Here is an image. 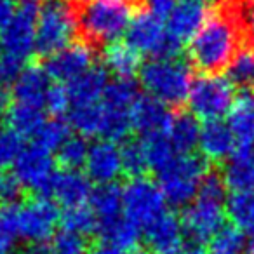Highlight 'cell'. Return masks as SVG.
<instances>
[{
  "instance_id": "cell-1",
  "label": "cell",
  "mask_w": 254,
  "mask_h": 254,
  "mask_svg": "<svg viewBox=\"0 0 254 254\" xmlns=\"http://www.w3.org/2000/svg\"><path fill=\"white\" fill-rule=\"evenodd\" d=\"M240 26L230 12L209 16L200 32L188 42V60L202 73L226 70L240 51Z\"/></svg>"
},
{
  "instance_id": "cell-2",
  "label": "cell",
  "mask_w": 254,
  "mask_h": 254,
  "mask_svg": "<svg viewBox=\"0 0 254 254\" xmlns=\"http://www.w3.org/2000/svg\"><path fill=\"white\" fill-rule=\"evenodd\" d=\"M139 84L146 94L167 106H180L190 94L191 64L178 56L152 58L139 70Z\"/></svg>"
},
{
  "instance_id": "cell-3",
  "label": "cell",
  "mask_w": 254,
  "mask_h": 254,
  "mask_svg": "<svg viewBox=\"0 0 254 254\" xmlns=\"http://www.w3.org/2000/svg\"><path fill=\"white\" fill-rule=\"evenodd\" d=\"M134 16L129 0H89L78 12V30L94 44H113L126 35Z\"/></svg>"
},
{
  "instance_id": "cell-4",
  "label": "cell",
  "mask_w": 254,
  "mask_h": 254,
  "mask_svg": "<svg viewBox=\"0 0 254 254\" xmlns=\"http://www.w3.org/2000/svg\"><path fill=\"white\" fill-rule=\"evenodd\" d=\"M209 174L207 160L202 155H178L157 174V185L173 207H187L197 198L202 181Z\"/></svg>"
},
{
  "instance_id": "cell-5",
  "label": "cell",
  "mask_w": 254,
  "mask_h": 254,
  "mask_svg": "<svg viewBox=\"0 0 254 254\" xmlns=\"http://www.w3.org/2000/svg\"><path fill=\"white\" fill-rule=\"evenodd\" d=\"M78 16L66 0H46L37 12V53L49 58L75 42Z\"/></svg>"
},
{
  "instance_id": "cell-6",
  "label": "cell",
  "mask_w": 254,
  "mask_h": 254,
  "mask_svg": "<svg viewBox=\"0 0 254 254\" xmlns=\"http://www.w3.org/2000/svg\"><path fill=\"white\" fill-rule=\"evenodd\" d=\"M235 98V85L226 75L202 73L193 78L187 101L191 115L207 122L223 120V117L228 115L232 110Z\"/></svg>"
},
{
  "instance_id": "cell-7",
  "label": "cell",
  "mask_w": 254,
  "mask_h": 254,
  "mask_svg": "<svg viewBox=\"0 0 254 254\" xmlns=\"http://www.w3.org/2000/svg\"><path fill=\"white\" fill-rule=\"evenodd\" d=\"M139 89L132 78H115L110 82L101 99L103 108V139L122 141L131 132V113Z\"/></svg>"
},
{
  "instance_id": "cell-8",
  "label": "cell",
  "mask_w": 254,
  "mask_h": 254,
  "mask_svg": "<svg viewBox=\"0 0 254 254\" xmlns=\"http://www.w3.org/2000/svg\"><path fill=\"white\" fill-rule=\"evenodd\" d=\"M124 218L132 225L145 230L155 219L166 214V198L160 191L157 181L148 180L146 176L132 178L122 188Z\"/></svg>"
},
{
  "instance_id": "cell-9",
  "label": "cell",
  "mask_w": 254,
  "mask_h": 254,
  "mask_svg": "<svg viewBox=\"0 0 254 254\" xmlns=\"http://www.w3.org/2000/svg\"><path fill=\"white\" fill-rule=\"evenodd\" d=\"M126 42L141 56L167 58L178 56L181 46L171 39L166 21L148 11L136 12L126 32Z\"/></svg>"
},
{
  "instance_id": "cell-10",
  "label": "cell",
  "mask_w": 254,
  "mask_h": 254,
  "mask_svg": "<svg viewBox=\"0 0 254 254\" xmlns=\"http://www.w3.org/2000/svg\"><path fill=\"white\" fill-rule=\"evenodd\" d=\"M56 159L53 152L39 145H28L12 166V178L19 187L49 198L51 187L56 178Z\"/></svg>"
},
{
  "instance_id": "cell-11",
  "label": "cell",
  "mask_w": 254,
  "mask_h": 254,
  "mask_svg": "<svg viewBox=\"0 0 254 254\" xmlns=\"http://www.w3.org/2000/svg\"><path fill=\"white\" fill-rule=\"evenodd\" d=\"M226 202L218 198L197 195L190 205H187L181 216L187 239L197 242H209L225 226Z\"/></svg>"
},
{
  "instance_id": "cell-12",
  "label": "cell",
  "mask_w": 254,
  "mask_h": 254,
  "mask_svg": "<svg viewBox=\"0 0 254 254\" xmlns=\"http://www.w3.org/2000/svg\"><path fill=\"white\" fill-rule=\"evenodd\" d=\"M61 214L56 202L47 197H37L25 202L18 209V232L19 237L32 246L47 244L54 237Z\"/></svg>"
},
{
  "instance_id": "cell-13",
  "label": "cell",
  "mask_w": 254,
  "mask_h": 254,
  "mask_svg": "<svg viewBox=\"0 0 254 254\" xmlns=\"http://www.w3.org/2000/svg\"><path fill=\"white\" fill-rule=\"evenodd\" d=\"M37 12L35 4H25L16 11L7 28L0 33V53L23 63L37 53Z\"/></svg>"
},
{
  "instance_id": "cell-14",
  "label": "cell",
  "mask_w": 254,
  "mask_h": 254,
  "mask_svg": "<svg viewBox=\"0 0 254 254\" xmlns=\"http://www.w3.org/2000/svg\"><path fill=\"white\" fill-rule=\"evenodd\" d=\"M94 66V51L85 42H73L60 53L47 58L46 70L51 80L58 84H70Z\"/></svg>"
},
{
  "instance_id": "cell-15",
  "label": "cell",
  "mask_w": 254,
  "mask_h": 254,
  "mask_svg": "<svg viewBox=\"0 0 254 254\" xmlns=\"http://www.w3.org/2000/svg\"><path fill=\"white\" fill-rule=\"evenodd\" d=\"M205 0H178L176 7L166 19L167 32L176 44L190 42L209 19Z\"/></svg>"
},
{
  "instance_id": "cell-16",
  "label": "cell",
  "mask_w": 254,
  "mask_h": 254,
  "mask_svg": "<svg viewBox=\"0 0 254 254\" xmlns=\"http://www.w3.org/2000/svg\"><path fill=\"white\" fill-rule=\"evenodd\" d=\"M84 167L89 180L98 183L99 187L115 183L120 174H124L120 146L110 139H98L89 148Z\"/></svg>"
},
{
  "instance_id": "cell-17",
  "label": "cell",
  "mask_w": 254,
  "mask_h": 254,
  "mask_svg": "<svg viewBox=\"0 0 254 254\" xmlns=\"http://www.w3.org/2000/svg\"><path fill=\"white\" fill-rule=\"evenodd\" d=\"M173 117L174 115L167 105L148 94H139L132 106L131 124L132 129L141 136V139H145L150 136L167 132Z\"/></svg>"
},
{
  "instance_id": "cell-18",
  "label": "cell",
  "mask_w": 254,
  "mask_h": 254,
  "mask_svg": "<svg viewBox=\"0 0 254 254\" xmlns=\"http://www.w3.org/2000/svg\"><path fill=\"white\" fill-rule=\"evenodd\" d=\"M145 242L153 254H181L187 242L181 218L171 212L162 214L145 228Z\"/></svg>"
},
{
  "instance_id": "cell-19",
  "label": "cell",
  "mask_w": 254,
  "mask_h": 254,
  "mask_svg": "<svg viewBox=\"0 0 254 254\" xmlns=\"http://www.w3.org/2000/svg\"><path fill=\"white\" fill-rule=\"evenodd\" d=\"M239 148L235 134L225 120H207L200 127L198 150L205 160L225 162Z\"/></svg>"
},
{
  "instance_id": "cell-20",
  "label": "cell",
  "mask_w": 254,
  "mask_h": 254,
  "mask_svg": "<svg viewBox=\"0 0 254 254\" xmlns=\"http://www.w3.org/2000/svg\"><path fill=\"white\" fill-rule=\"evenodd\" d=\"M92 190V181L87 174L78 169H64L54 178L49 197H53L64 209H70L89 204Z\"/></svg>"
},
{
  "instance_id": "cell-21",
  "label": "cell",
  "mask_w": 254,
  "mask_h": 254,
  "mask_svg": "<svg viewBox=\"0 0 254 254\" xmlns=\"http://www.w3.org/2000/svg\"><path fill=\"white\" fill-rule=\"evenodd\" d=\"M51 85H53V80L46 68L26 66L18 77V80L12 84V98H14V103L44 108Z\"/></svg>"
},
{
  "instance_id": "cell-22",
  "label": "cell",
  "mask_w": 254,
  "mask_h": 254,
  "mask_svg": "<svg viewBox=\"0 0 254 254\" xmlns=\"http://www.w3.org/2000/svg\"><path fill=\"white\" fill-rule=\"evenodd\" d=\"M219 176L226 190H232V193L254 191V148L239 146L237 152L225 160Z\"/></svg>"
},
{
  "instance_id": "cell-23",
  "label": "cell",
  "mask_w": 254,
  "mask_h": 254,
  "mask_svg": "<svg viewBox=\"0 0 254 254\" xmlns=\"http://www.w3.org/2000/svg\"><path fill=\"white\" fill-rule=\"evenodd\" d=\"M228 126L239 146L254 148V91H244L235 98L228 113Z\"/></svg>"
},
{
  "instance_id": "cell-24",
  "label": "cell",
  "mask_w": 254,
  "mask_h": 254,
  "mask_svg": "<svg viewBox=\"0 0 254 254\" xmlns=\"http://www.w3.org/2000/svg\"><path fill=\"white\" fill-rule=\"evenodd\" d=\"M96 235L101 240L103 246H110L120 253H132L138 249V244L141 240V232L136 225L124 216L112 221L99 223L96 228Z\"/></svg>"
},
{
  "instance_id": "cell-25",
  "label": "cell",
  "mask_w": 254,
  "mask_h": 254,
  "mask_svg": "<svg viewBox=\"0 0 254 254\" xmlns=\"http://www.w3.org/2000/svg\"><path fill=\"white\" fill-rule=\"evenodd\" d=\"M108 84V71L103 66H92L84 75L66 84L71 106L99 103L103 99V94H105Z\"/></svg>"
},
{
  "instance_id": "cell-26",
  "label": "cell",
  "mask_w": 254,
  "mask_h": 254,
  "mask_svg": "<svg viewBox=\"0 0 254 254\" xmlns=\"http://www.w3.org/2000/svg\"><path fill=\"white\" fill-rule=\"evenodd\" d=\"M143 63L141 54L127 42H113L103 49V68L117 78H132L139 73Z\"/></svg>"
},
{
  "instance_id": "cell-27",
  "label": "cell",
  "mask_w": 254,
  "mask_h": 254,
  "mask_svg": "<svg viewBox=\"0 0 254 254\" xmlns=\"http://www.w3.org/2000/svg\"><path fill=\"white\" fill-rule=\"evenodd\" d=\"M200 127L198 119L190 112H181L173 117L169 129H167V136L180 155L191 153L198 146Z\"/></svg>"
},
{
  "instance_id": "cell-28",
  "label": "cell",
  "mask_w": 254,
  "mask_h": 254,
  "mask_svg": "<svg viewBox=\"0 0 254 254\" xmlns=\"http://www.w3.org/2000/svg\"><path fill=\"white\" fill-rule=\"evenodd\" d=\"M89 207L94 212L98 225L124 216L122 188L115 183L101 185V187L94 188L91 198H89Z\"/></svg>"
},
{
  "instance_id": "cell-29",
  "label": "cell",
  "mask_w": 254,
  "mask_h": 254,
  "mask_svg": "<svg viewBox=\"0 0 254 254\" xmlns=\"http://www.w3.org/2000/svg\"><path fill=\"white\" fill-rule=\"evenodd\" d=\"M5 120H7V127H11L19 136L35 138L47 119L44 117V108L12 101L5 110Z\"/></svg>"
},
{
  "instance_id": "cell-30",
  "label": "cell",
  "mask_w": 254,
  "mask_h": 254,
  "mask_svg": "<svg viewBox=\"0 0 254 254\" xmlns=\"http://www.w3.org/2000/svg\"><path fill=\"white\" fill-rule=\"evenodd\" d=\"M68 124L82 138L103 136V108L101 101L92 105L71 106L68 112Z\"/></svg>"
},
{
  "instance_id": "cell-31",
  "label": "cell",
  "mask_w": 254,
  "mask_h": 254,
  "mask_svg": "<svg viewBox=\"0 0 254 254\" xmlns=\"http://www.w3.org/2000/svg\"><path fill=\"white\" fill-rule=\"evenodd\" d=\"M226 218L242 233L254 237V191L230 195L226 198Z\"/></svg>"
},
{
  "instance_id": "cell-32",
  "label": "cell",
  "mask_w": 254,
  "mask_h": 254,
  "mask_svg": "<svg viewBox=\"0 0 254 254\" xmlns=\"http://www.w3.org/2000/svg\"><path fill=\"white\" fill-rule=\"evenodd\" d=\"M141 141L143 146H145L146 159H148V167L152 171H155V174H159L162 169H166L180 155L176 152V148H174V145L171 143L167 132L150 136V138H145Z\"/></svg>"
},
{
  "instance_id": "cell-33",
  "label": "cell",
  "mask_w": 254,
  "mask_h": 254,
  "mask_svg": "<svg viewBox=\"0 0 254 254\" xmlns=\"http://www.w3.org/2000/svg\"><path fill=\"white\" fill-rule=\"evenodd\" d=\"M226 77L242 92L254 91V51L240 49L226 68Z\"/></svg>"
},
{
  "instance_id": "cell-34",
  "label": "cell",
  "mask_w": 254,
  "mask_h": 254,
  "mask_svg": "<svg viewBox=\"0 0 254 254\" xmlns=\"http://www.w3.org/2000/svg\"><path fill=\"white\" fill-rule=\"evenodd\" d=\"M247 247L249 242L246 240V233L233 225H225L209 240L211 254H247Z\"/></svg>"
},
{
  "instance_id": "cell-35",
  "label": "cell",
  "mask_w": 254,
  "mask_h": 254,
  "mask_svg": "<svg viewBox=\"0 0 254 254\" xmlns=\"http://www.w3.org/2000/svg\"><path fill=\"white\" fill-rule=\"evenodd\" d=\"M71 136V127L66 120L54 117L44 122V126L40 127V131L37 132L35 145L42 146V148L49 150V152H58L61 148L64 141Z\"/></svg>"
},
{
  "instance_id": "cell-36",
  "label": "cell",
  "mask_w": 254,
  "mask_h": 254,
  "mask_svg": "<svg viewBox=\"0 0 254 254\" xmlns=\"http://www.w3.org/2000/svg\"><path fill=\"white\" fill-rule=\"evenodd\" d=\"M122 153V169L124 174L131 178H141L146 174L148 167V159H146L145 146L141 139H129L120 146Z\"/></svg>"
},
{
  "instance_id": "cell-37",
  "label": "cell",
  "mask_w": 254,
  "mask_h": 254,
  "mask_svg": "<svg viewBox=\"0 0 254 254\" xmlns=\"http://www.w3.org/2000/svg\"><path fill=\"white\" fill-rule=\"evenodd\" d=\"M61 223H63V230L78 233L82 237L96 233V228H98V219L87 204L64 209L61 214Z\"/></svg>"
},
{
  "instance_id": "cell-38",
  "label": "cell",
  "mask_w": 254,
  "mask_h": 254,
  "mask_svg": "<svg viewBox=\"0 0 254 254\" xmlns=\"http://www.w3.org/2000/svg\"><path fill=\"white\" fill-rule=\"evenodd\" d=\"M89 148L91 145H87V139L78 134H71L56 152V159L64 169H78L85 166Z\"/></svg>"
},
{
  "instance_id": "cell-39",
  "label": "cell",
  "mask_w": 254,
  "mask_h": 254,
  "mask_svg": "<svg viewBox=\"0 0 254 254\" xmlns=\"http://www.w3.org/2000/svg\"><path fill=\"white\" fill-rule=\"evenodd\" d=\"M18 204H0V254H11L18 232Z\"/></svg>"
},
{
  "instance_id": "cell-40",
  "label": "cell",
  "mask_w": 254,
  "mask_h": 254,
  "mask_svg": "<svg viewBox=\"0 0 254 254\" xmlns=\"http://www.w3.org/2000/svg\"><path fill=\"white\" fill-rule=\"evenodd\" d=\"M49 254H87V242L85 237L78 233L61 230L54 233L51 242L47 244Z\"/></svg>"
},
{
  "instance_id": "cell-41",
  "label": "cell",
  "mask_w": 254,
  "mask_h": 254,
  "mask_svg": "<svg viewBox=\"0 0 254 254\" xmlns=\"http://www.w3.org/2000/svg\"><path fill=\"white\" fill-rule=\"evenodd\" d=\"M23 150H25L23 136L12 131L11 127L0 129V169L14 166Z\"/></svg>"
},
{
  "instance_id": "cell-42",
  "label": "cell",
  "mask_w": 254,
  "mask_h": 254,
  "mask_svg": "<svg viewBox=\"0 0 254 254\" xmlns=\"http://www.w3.org/2000/svg\"><path fill=\"white\" fill-rule=\"evenodd\" d=\"M44 108L47 110L49 113H53L54 117H60L70 112L71 108V99H70V92H68L66 84H53L47 92V98H46V106Z\"/></svg>"
},
{
  "instance_id": "cell-43",
  "label": "cell",
  "mask_w": 254,
  "mask_h": 254,
  "mask_svg": "<svg viewBox=\"0 0 254 254\" xmlns=\"http://www.w3.org/2000/svg\"><path fill=\"white\" fill-rule=\"evenodd\" d=\"M26 64L16 58L0 54V84H14Z\"/></svg>"
},
{
  "instance_id": "cell-44",
  "label": "cell",
  "mask_w": 254,
  "mask_h": 254,
  "mask_svg": "<svg viewBox=\"0 0 254 254\" xmlns=\"http://www.w3.org/2000/svg\"><path fill=\"white\" fill-rule=\"evenodd\" d=\"M235 18L240 28L254 40V0H239Z\"/></svg>"
},
{
  "instance_id": "cell-45",
  "label": "cell",
  "mask_w": 254,
  "mask_h": 254,
  "mask_svg": "<svg viewBox=\"0 0 254 254\" xmlns=\"http://www.w3.org/2000/svg\"><path fill=\"white\" fill-rule=\"evenodd\" d=\"M23 188L12 176L0 173V204H14Z\"/></svg>"
},
{
  "instance_id": "cell-46",
  "label": "cell",
  "mask_w": 254,
  "mask_h": 254,
  "mask_svg": "<svg viewBox=\"0 0 254 254\" xmlns=\"http://www.w3.org/2000/svg\"><path fill=\"white\" fill-rule=\"evenodd\" d=\"M178 0H145L146 11L150 14L157 16V18L166 21L169 18V14L173 12V9L176 7Z\"/></svg>"
},
{
  "instance_id": "cell-47",
  "label": "cell",
  "mask_w": 254,
  "mask_h": 254,
  "mask_svg": "<svg viewBox=\"0 0 254 254\" xmlns=\"http://www.w3.org/2000/svg\"><path fill=\"white\" fill-rule=\"evenodd\" d=\"M16 2L14 0H0V33L7 28L11 19L16 14Z\"/></svg>"
},
{
  "instance_id": "cell-48",
  "label": "cell",
  "mask_w": 254,
  "mask_h": 254,
  "mask_svg": "<svg viewBox=\"0 0 254 254\" xmlns=\"http://www.w3.org/2000/svg\"><path fill=\"white\" fill-rule=\"evenodd\" d=\"M181 254H207V251H205V246L202 242L187 239L183 249H181Z\"/></svg>"
},
{
  "instance_id": "cell-49",
  "label": "cell",
  "mask_w": 254,
  "mask_h": 254,
  "mask_svg": "<svg viewBox=\"0 0 254 254\" xmlns=\"http://www.w3.org/2000/svg\"><path fill=\"white\" fill-rule=\"evenodd\" d=\"M87 254H122L120 251L113 249V247L110 246H103V244H99V246H96L94 249L87 251Z\"/></svg>"
},
{
  "instance_id": "cell-50",
  "label": "cell",
  "mask_w": 254,
  "mask_h": 254,
  "mask_svg": "<svg viewBox=\"0 0 254 254\" xmlns=\"http://www.w3.org/2000/svg\"><path fill=\"white\" fill-rule=\"evenodd\" d=\"M4 110H7V92L4 91V87L0 84V113Z\"/></svg>"
},
{
  "instance_id": "cell-51",
  "label": "cell",
  "mask_w": 254,
  "mask_h": 254,
  "mask_svg": "<svg viewBox=\"0 0 254 254\" xmlns=\"http://www.w3.org/2000/svg\"><path fill=\"white\" fill-rule=\"evenodd\" d=\"M129 254H153L152 251H148V249H136V251H132V253H129Z\"/></svg>"
},
{
  "instance_id": "cell-52",
  "label": "cell",
  "mask_w": 254,
  "mask_h": 254,
  "mask_svg": "<svg viewBox=\"0 0 254 254\" xmlns=\"http://www.w3.org/2000/svg\"><path fill=\"white\" fill-rule=\"evenodd\" d=\"M247 254H254V239L249 242V247H247Z\"/></svg>"
},
{
  "instance_id": "cell-53",
  "label": "cell",
  "mask_w": 254,
  "mask_h": 254,
  "mask_svg": "<svg viewBox=\"0 0 254 254\" xmlns=\"http://www.w3.org/2000/svg\"><path fill=\"white\" fill-rule=\"evenodd\" d=\"M14 2H19L21 5H25V4H35L37 0H14Z\"/></svg>"
},
{
  "instance_id": "cell-54",
  "label": "cell",
  "mask_w": 254,
  "mask_h": 254,
  "mask_svg": "<svg viewBox=\"0 0 254 254\" xmlns=\"http://www.w3.org/2000/svg\"><path fill=\"white\" fill-rule=\"evenodd\" d=\"M77 2H80V4H82V5H84V4H87L89 0H77Z\"/></svg>"
},
{
  "instance_id": "cell-55",
  "label": "cell",
  "mask_w": 254,
  "mask_h": 254,
  "mask_svg": "<svg viewBox=\"0 0 254 254\" xmlns=\"http://www.w3.org/2000/svg\"><path fill=\"white\" fill-rule=\"evenodd\" d=\"M26 254H28V253H26Z\"/></svg>"
},
{
  "instance_id": "cell-56",
  "label": "cell",
  "mask_w": 254,
  "mask_h": 254,
  "mask_svg": "<svg viewBox=\"0 0 254 254\" xmlns=\"http://www.w3.org/2000/svg\"><path fill=\"white\" fill-rule=\"evenodd\" d=\"M0 54H2V53H0Z\"/></svg>"
}]
</instances>
